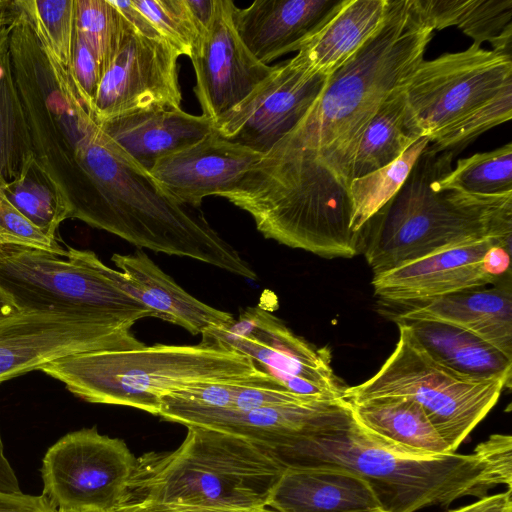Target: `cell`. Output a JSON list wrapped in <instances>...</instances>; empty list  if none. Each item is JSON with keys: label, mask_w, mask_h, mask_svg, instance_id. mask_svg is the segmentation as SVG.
<instances>
[{"label": "cell", "mask_w": 512, "mask_h": 512, "mask_svg": "<svg viewBox=\"0 0 512 512\" xmlns=\"http://www.w3.org/2000/svg\"><path fill=\"white\" fill-rule=\"evenodd\" d=\"M433 36L414 0H389L381 28L328 76L303 119L243 176V188L299 218L349 223L360 138L387 97L406 86Z\"/></svg>", "instance_id": "6da1fadb"}, {"label": "cell", "mask_w": 512, "mask_h": 512, "mask_svg": "<svg viewBox=\"0 0 512 512\" xmlns=\"http://www.w3.org/2000/svg\"><path fill=\"white\" fill-rule=\"evenodd\" d=\"M454 155L429 143L399 191L359 230V253L373 275L451 246L512 239V193L474 195L439 188Z\"/></svg>", "instance_id": "7a4b0ae2"}, {"label": "cell", "mask_w": 512, "mask_h": 512, "mask_svg": "<svg viewBox=\"0 0 512 512\" xmlns=\"http://www.w3.org/2000/svg\"><path fill=\"white\" fill-rule=\"evenodd\" d=\"M273 452L285 467L340 468L359 475L386 512L446 507L462 497L482 498L497 486L474 453L412 456L384 448L354 421L349 407L333 423Z\"/></svg>", "instance_id": "3957f363"}, {"label": "cell", "mask_w": 512, "mask_h": 512, "mask_svg": "<svg viewBox=\"0 0 512 512\" xmlns=\"http://www.w3.org/2000/svg\"><path fill=\"white\" fill-rule=\"evenodd\" d=\"M187 429L177 449L136 458L121 503L266 507L285 469L271 449L208 427Z\"/></svg>", "instance_id": "277c9868"}, {"label": "cell", "mask_w": 512, "mask_h": 512, "mask_svg": "<svg viewBox=\"0 0 512 512\" xmlns=\"http://www.w3.org/2000/svg\"><path fill=\"white\" fill-rule=\"evenodd\" d=\"M257 368L248 356L203 338L196 345L77 353L41 371L87 402L127 406L158 416L165 396L196 384L245 377Z\"/></svg>", "instance_id": "5b68a950"}, {"label": "cell", "mask_w": 512, "mask_h": 512, "mask_svg": "<svg viewBox=\"0 0 512 512\" xmlns=\"http://www.w3.org/2000/svg\"><path fill=\"white\" fill-rule=\"evenodd\" d=\"M58 255L0 246V288L17 309L107 318L131 327L154 313L131 294L122 273L89 250Z\"/></svg>", "instance_id": "8992f818"}, {"label": "cell", "mask_w": 512, "mask_h": 512, "mask_svg": "<svg viewBox=\"0 0 512 512\" xmlns=\"http://www.w3.org/2000/svg\"><path fill=\"white\" fill-rule=\"evenodd\" d=\"M397 344L380 369L365 382L346 387L343 399L360 402L402 396L417 402L448 444L451 453L484 419L508 385L502 380H474L433 360L403 322Z\"/></svg>", "instance_id": "52a82bcc"}, {"label": "cell", "mask_w": 512, "mask_h": 512, "mask_svg": "<svg viewBox=\"0 0 512 512\" xmlns=\"http://www.w3.org/2000/svg\"><path fill=\"white\" fill-rule=\"evenodd\" d=\"M512 82L511 55L477 43L423 60L405 86V127L430 138Z\"/></svg>", "instance_id": "ba28073f"}, {"label": "cell", "mask_w": 512, "mask_h": 512, "mask_svg": "<svg viewBox=\"0 0 512 512\" xmlns=\"http://www.w3.org/2000/svg\"><path fill=\"white\" fill-rule=\"evenodd\" d=\"M136 458L126 443L96 427L70 432L45 453L42 495L65 512H114L125 494Z\"/></svg>", "instance_id": "9c48e42d"}, {"label": "cell", "mask_w": 512, "mask_h": 512, "mask_svg": "<svg viewBox=\"0 0 512 512\" xmlns=\"http://www.w3.org/2000/svg\"><path fill=\"white\" fill-rule=\"evenodd\" d=\"M143 346L131 326L116 320L17 309L0 315V383L69 355Z\"/></svg>", "instance_id": "30bf717a"}, {"label": "cell", "mask_w": 512, "mask_h": 512, "mask_svg": "<svg viewBox=\"0 0 512 512\" xmlns=\"http://www.w3.org/2000/svg\"><path fill=\"white\" fill-rule=\"evenodd\" d=\"M202 338L248 356L297 395L323 401L343 398L346 387L334 374L329 350L314 347L260 306L246 308L232 325L212 328Z\"/></svg>", "instance_id": "8fae6325"}, {"label": "cell", "mask_w": 512, "mask_h": 512, "mask_svg": "<svg viewBox=\"0 0 512 512\" xmlns=\"http://www.w3.org/2000/svg\"><path fill=\"white\" fill-rule=\"evenodd\" d=\"M511 239L488 238L445 248L373 275L382 304L425 300L511 278Z\"/></svg>", "instance_id": "7c38bea8"}, {"label": "cell", "mask_w": 512, "mask_h": 512, "mask_svg": "<svg viewBox=\"0 0 512 512\" xmlns=\"http://www.w3.org/2000/svg\"><path fill=\"white\" fill-rule=\"evenodd\" d=\"M180 56L166 39L141 34L124 17L118 43L92 103L97 120L155 104L181 107Z\"/></svg>", "instance_id": "4fadbf2b"}, {"label": "cell", "mask_w": 512, "mask_h": 512, "mask_svg": "<svg viewBox=\"0 0 512 512\" xmlns=\"http://www.w3.org/2000/svg\"><path fill=\"white\" fill-rule=\"evenodd\" d=\"M234 8L230 0H215L189 56L202 115L213 122L248 97L276 66L260 62L244 45L234 25Z\"/></svg>", "instance_id": "5bb4252c"}, {"label": "cell", "mask_w": 512, "mask_h": 512, "mask_svg": "<svg viewBox=\"0 0 512 512\" xmlns=\"http://www.w3.org/2000/svg\"><path fill=\"white\" fill-rule=\"evenodd\" d=\"M328 76L310 74L289 59L217 119L214 128L227 140L264 156L303 119Z\"/></svg>", "instance_id": "9a60e30c"}, {"label": "cell", "mask_w": 512, "mask_h": 512, "mask_svg": "<svg viewBox=\"0 0 512 512\" xmlns=\"http://www.w3.org/2000/svg\"><path fill=\"white\" fill-rule=\"evenodd\" d=\"M347 411L343 398L240 411L204 407L165 396L158 416L186 427L202 426L238 435L274 451L298 436L333 423Z\"/></svg>", "instance_id": "2e32d148"}, {"label": "cell", "mask_w": 512, "mask_h": 512, "mask_svg": "<svg viewBox=\"0 0 512 512\" xmlns=\"http://www.w3.org/2000/svg\"><path fill=\"white\" fill-rule=\"evenodd\" d=\"M262 157L214 130L158 160L150 174L180 204L197 208L203 198L231 190Z\"/></svg>", "instance_id": "e0dca14e"}, {"label": "cell", "mask_w": 512, "mask_h": 512, "mask_svg": "<svg viewBox=\"0 0 512 512\" xmlns=\"http://www.w3.org/2000/svg\"><path fill=\"white\" fill-rule=\"evenodd\" d=\"M391 319L446 323L485 340L512 359V279L425 300L383 304Z\"/></svg>", "instance_id": "ac0fdd59"}, {"label": "cell", "mask_w": 512, "mask_h": 512, "mask_svg": "<svg viewBox=\"0 0 512 512\" xmlns=\"http://www.w3.org/2000/svg\"><path fill=\"white\" fill-rule=\"evenodd\" d=\"M346 0H256L233 11L236 31L251 54L267 64L301 46Z\"/></svg>", "instance_id": "d6986e66"}, {"label": "cell", "mask_w": 512, "mask_h": 512, "mask_svg": "<svg viewBox=\"0 0 512 512\" xmlns=\"http://www.w3.org/2000/svg\"><path fill=\"white\" fill-rule=\"evenodd\" d=\"M105 134L139 167L149 172L161 158L189 147L215 130L204 115L155 104L100 122Z\"/></svg>", "instance_id": "ffe728a7"}, {"label": "cell", "mask_w": 512, "mask_h": 512, "mask_svg": "<svg viewBox=\"0 0 512 512\" xmlns=\"http://www.w3.org/2000/svg\"><path fill=\"white\" fill-rule=\"evenodd\" d=\"M129 291L156 318L181 326L192 335L212 328L229 327L235 321L229 312L216 309L193 297L166 274L142 250L112 255Z\"/></svg>", "instance_id": "44dd1931"}, {"label": "cell", "mask_w": 512, "mask_h": 512, "mask_svg": "<svg viewBox=\"0 0 512 512\" xmlns=\"http://www.w3.org/2000/svg\"><path fill=\"white\" fill-rule=\"evenodd\" d=\"M266 507L274 512H357L379 509L370 484L340 468L285 467Z\"/></svg>", "instance_id": "7402d4cb"}, {"label": "cell", "mask_w": 512, "mask_h": 512, "mask_svg": "<svg viewBox=\"0 0 512 512\" xmlns=\"http://www.w3.org/2000/svg\"><path fill=\"white\" fill-rule=\"evenodd\" d=\"M347 404L354 421L384 448L412 456L452 454L423 408L410 398L382 396Z\"/></svg>", "instance_id": "603a6c76"}, {"label": "cell", "mask_w": 512, "mask_h": 512, "mask_svg": "<svg viewBox=\"0 0 512 512\" xmlns=\"http://www.w3.org/2000/svg\"><path fill=\"white\" fill-rule=\"evenodd\" d=\"M389 0H346L292 61L310 74L331 75L382 26Z\"/></svg>", "instance_id": "cb8c5ba5"}, {"label": "cell", "mask_w": 512, "mask_h": 512, "mask_svg": "<svg viewBox=\"0 0 512 512\" xmlns=\"http://www.w3.org/2000/svg\"><path fill=\"white\" fill-rule=\"evenodd\" d=\"M436 362L474 380H502L511 388L512 359L478 336L429 320H400ZM395 322V323H396Z\"/></svg>", "instance_id": "d4e9b609"}, {"label": "cell", "mask_w": 512, "mask_h": 512, "mask_svg": "<svg viewBox=\"0 0 512 512\" xmlns=\"http://www.w3.org/2000/svg\"><path fill=\"white\" fill-rule=\"evenodd\" d=\"M423 21L435 30L458 27L481 45L511 55L512 0H414Z\"/></svg>", "instance_id": "484cf974"}, {"label": "cell", "mask_w": 512, "mask_h": 512, "mask_svg": "<svg viewBox=\"0 0 512 512\" xmlns=\"http://www.w3.org/2000/svg\"><path fill=\"white\" fill-rule=\"evenodd\" d=\"M405 86L381 104L364 130L353 158L349 183L398 159L419 138L405 127Z\"/></svg>", "instance_id": "4316f807"}, {"label": "cell", "mask_w": 512, "mask_h": 512, "mask_svg": "<svg viewBox=\"0 0 512 512\" xmlns=\"http://www.w3.org/2000/svg\"><path fill=\"white\" fill-rule=\"evenodd\" d=\"M32 164L29 131L13 74L8 37L0 43V189L24 176Z\"/></svg>", "instance_id": "83f0119b"}, {"label": "cell", "mask_w": 512, "mask_h": 512, "mask_svg": "<svg viewBox=\"0 0 512 512\" xmlns=\"http://www.w3.org/2000/svg\"><path fill=\"white\" fill-rule=\"evenodd\" d=\"M429 143L428 137H420L392 163L350 181L348 192L352 207L351 228L354 233H358L399 191Z\"/></svg>", "instance_id": "f1b7e54d"}, {"label": "cell", "mask_w": 512, "mask_h": 512, "mask_svg": "<svg viewBox=\"0 0 512 512\" xmlns=\"http://www.w3.org/2000/svg\"><path fill=\"white\" fill-rule=\"evenodd\" d=\"M438 186L474 195L512 193V143L458 160Z\"/></svg>", "instance_id": "f546056e"}, {"label": "cell", "mask_w": 512, "mask_h": 512, "mask_svg": "<svg viewBox=\"0 0 512 512\" xmlns=\"http://www.w3.org/2000/svg\"><path fill=\"white\" fill-rule=\"evenodd\" d=\"M43 46L70 69L76 37L75 0H16Z\"/></svg>", "instance_id": "4dcf8cb0"}, {"label": "cell", "mask_w": 512, "mask_h": 512, "mask_svg": "<svg viewBox=\"0 0 512 512\" xmlns=\"http://www.w3.org/2000/svg\"><path fill=\"white\" fill-rule=\"evenodd\" d=\"M512 117V82L430 138L436 151H455Z\"/></svg>", "instance_id": "1f68e13d"}, {"label": "cell", "mask_w": 512, "mask_h": 512, "mask_svg": "<svg viewBox=\"0 0 512 512\" xmlns=\"http://www.w3.org/2000/svg\"><path fill=\"white\" fill-rule=\"evenodd\" d=\"M1 190L22 214L51 238L56 239V231L68 219V215L33 164L24 176L5 185Z\"/></svg>", "instance_id": "d6a6232c"}, {"label": "cell", "mask_w": 512, "mask_h": 512, "mask_svg": "<svg viewBox=\"0 0 512 512\" xmlns=\"http://www.w3.org/2000/svg\"><path fill=\"white\" fill-rule=\"evenodd\" d=\"M124 23L111 0H75L77 34L94 53L102 75L118 43Z\"/></svg>", "instance_id": "836d02e7"}, {"label": "cell", "mask_w": 512, "mask_h": 512, "mask_svg": "<svg viewBox=\"0 0 512 512\" xmlns=\"http://www.w3.org/2000/svg\"><path fill=\"white\" fill-rule=\"evenodd\" d=\"M132 2L180 55L190 56L201 27L192 15L186 0H132Z\"/></svg>", "instance_id": "e575fe53"}, {"label": "cell", "mask_w": 512, "mask_h": 512, "mask_svg": "<svg viewBox=\"0 0 512 512\" xmlns=\"http://www.w3.org/2000/svg\"><path fill=\"white\" fill-rule=\"evenodd\" d=\"M5 245L37 249L66 257V250L56 239L22 214L0 189V246Z\"/></svg>", "instance_id": "d590c367"}, {"label": "cell", "mask_w": 512, "mask_h": 512, "mask_svg": "<svg viewBox=\"0 0 512 512\" xmlns=\"http://www.w3.org/2000/svg\"><path fill=\"white\" fill-rule=\"evenodd\" d=\"M476 454L488 467L497 486L512 488V438L505 434H492L474 449Z\"/></svg>", "instance_id": "8d00e7d4"}, {"label": "cell", "mask_w": 512, "mask_h": 512, "mask_svg": "<svg viewBox=\"0 0 512 512\" xmlns=\"http://www.w3.org/2000/svg\"><path fill=\"white\" fill-rule=\"evenodd\" d=\"M70 70L79 88L92 104L102 72L94 53L77 32Z\"/></svg>", "instance_id": "74e56055"}, {"label": "cell", "mask_w": 512, "mask_h": 512, "mask_svg": "<svg viewBox=\"0 0 512 512\" xmlns=\"http://www.w3.org/2000/svg\"><path fill=\"white\" fill-rule=\"evenodd\" d=\"M0 512H57V509L43 495L0 492Z\"/></svg>", "instance_id": "f35d334b"}, {"label": "cell", "mask_w": 512, "mask_h": 512, "mask_svg": "<svg viewBox=\"0 0 512 512\" xmlns=\"http://www.w3.org/2000/svg\"><path fill=\"white\" fill-rule=\"evenodd\" d=\"M448 512H512L511 491L486 495L470 505Z\"/></svg>", "instance_id": "ab89813d"}, {"label": "cell", "mask_w": 512, "mask_h": 512, "mask_svg": "<svg viewBox=\"0 0 512 512\" xmlns=\"http://www.w3.org/2000/svg\"><path fill=\"white\" fill-rule=\"evenodd\" d=\"M0 492L6 494H19V482L9 461L4 455L3 444L0 436Z\"/></svg>", "instance_id": "60d3db41"}, {"label": "cell", "mask_w": 512, "mask_h": 512, "mask_svg": "<svg viewBox=\"0 0 512 512\" xmlns=\"http://www.w3.org/2000/svg\"><path fill=\"white\" fill-rule=\"evenodd\" d=\"M17 12L16 0H0V43L9 37Z\"/></svg>", "instance_id": "b9f144b4"}, {"label": "cell", "mask_w": 512, "mask_h": 512, "mask_svg": "<svg viewBox=\"0 0 512 512\" xmlns=\"http://www.w3.org/2000/svg\"><path fill=\"white\" fill-rule=\"evenodd\" d=\"M114 512H178L168 505L151 502H122Z\"/></svg>", "instance_id": "7bdbcfd3"}, {"label": "cell", "mask_w": 512, "mask_h": 512, "mask_svg": "<svg viewBox=\"0 0 512 512\" xmlns=\"http://www.w3.org/2000/svg\"><path fill=\"white\" fill-rule=\"evenodd\" d=\"M178 512H274L267 507L231 508V507H198L183 505H168Z\"/></svg>", "instance_id": "ee69618b"}, {"label": "cell", "mask_w": 512, "mask_h": 512, "mask_svg": "<svg viewBox=\"0 0 512 512\" xmlns=\"http://www.w3.org/2000/svg\"><path fill=\"white\" fill-rule=\"evenodd\" d=\"M17 310L9 296L0 288V315Z\"/></svg>", "instance_id": "f6af8a7d"}, {"label": "cell", "mask_w": 512, "mask_h": 512, "mask_svg": "<svg viewBox=\"0 0 512 512\" xmlns=\"http://www.w3.org/2000/svg\"><path fill=\"white\" fill-rule=\"evenodd\" d=\"M357 512H386V511L381 509V508H379V509L366 510V511H357Z\"/></svg>", "instance_id": "bcb514c9"}, {"label": "cell", "mask_w": 512, "mask_h": 512, "mask_svg": "<svg viewBox=\"0 0 512 512\" xmlns=\"http://www.w3.org/2000/svg\"><path fill=\"white\" fill-rule=\"evenodd\" d=\"M57 512H65V511H57ZM69 512H72V511H69Z\"/></svg>", "instance_id": "7dc6e473"}]
</instances>
